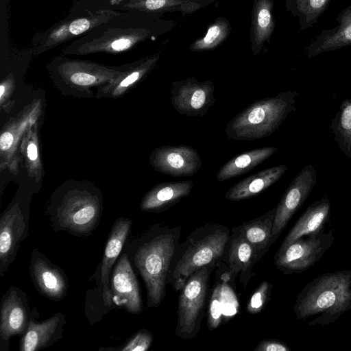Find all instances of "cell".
Segmentation results:
<instances>
[{
	"instance_id": "8",
	"label": "cell",
	"mask_w": 351,
	"mask_h": 351,
	"mask_svg": "<svg viewBox=\"0 0 351 351\" xmlns=\"http://www.w3.org/2000/svg\"><path fill=\"white\" fill-rule=\"evenodd\" d=\"M216 265L204 266L193 273L180 290L178 301L177 337L190 340L201 330L205 315L209 280Z\"/></svg>"
},
{
	"instance_id": "7",
	"label": "cell",
	"mask_w": 351,
	"mask_h": 351,
	"mask_svg": "<svg viewBox=\"0 0 351 351\" xmlns=\"http://www.w3.org/2000/svg\"><path fill=\"white\" fill-rule=\"evenodd\" d=\"M120 12L103 9L99 0H77L60 21L34 34L31 44L36 56L74 40L105 23Z\"/></svg>"
},
{
	"instance_id": "14",
	"label": "cell",
	"mask_w": 351,
	"mask_h": 351,
	"mask_svg": "<svg viewBox=\"0 0 351 351\" xmlns=\"http://www.w3.org/2000/svg\"><path fill=\"white\" fill-rule=\"evenodd\" d=\"M115 308L137 315L143 311L140 285L126 253L122 252L114 265L109 280Z\"/></svg>"
},
{
	"instance_id": "36",
	"label": "cell",
	"mask_w": 351,
	"mask_h": 351,
	"mask_svg": "<svg viewBox=\"0 0 351 351\" xmlns=\"http://www.w3.org/2000/svg\"><path fill=\"white\" fill-rule=\"evenodd\" d=\"M254 351H291L290 348L278 339H269L260 341Z\"/></svg>"
},
{
	"instance_id": "21",
	"label": "cell",
	"mask_w": 351,
	"mask_h": 351,
	"mask_svg": "<svg viewBox=\"0 0 351 351\" xmlns=\"http://www.w3.org/2000/svg\"><path fill=\"white\" fill-rule=\"evenodd\" d=\"M213 0H100L103 9L119 12L141 11L162 13L178 11L182 14L194 12Z\"/></svg>"
},
{
	"instance_id": "26",
	"label": "cell",
	"mask_w": 351,
	"mask_h": 351,
	"mask_svg": "<svg viewBox=\"0 0 351 351\" xmlns=\"http://www.w3.org/2000/svg\"><path fill=\"white\" fill-rule=\"evenodd\" d=\"M273 0H254L252 11L250 43L254 55H258L265 43H269L275 28Z\"/></svg>"
},
{
	"instance_id": "29",
	"label": "cell",
	"mask_w": 351,
	"mask_h": 351,
	"mask_svg": "<svg viewBox=\"0 0 351 351\" xmlns=\"http://www.w3.org/2000/svg\"><path fill=\"white\" fill-rule=\"evenodd\" d=\"M277 150L276 147L268 146L252 149L232 157L217 171V181L221 182L246 173L271 156Z\"/></svg>"
},
{
	"instance_id": "19",
	"label": "cell",
	"mask_w": 351,
	"mask_h": 351,
	"mask_svg": "<svg viewBox=\"0 0 351 351\" xmlns=\"http://www.w3.org/2000/svg\"><path fill=\"white\" fill-rule=\"evenodd\" d=\"M149 161L156 171L175 178L192 176L202 167L197 150L185 145L159 147L152 152Z\"/></svg>"
},
{
	"instance_id": "20",
	"label": "cell",
	"mask_w": 351,
	"mask_h": 351,
	"mask_svg": "<svg viewBox=\"0 0 351 351\" xmlns=\"http://www.w3.org/2000/svg\"><path fill=\"white\" fill-rule=\"evenodd\" d=\"M66 316L57 312L41 322L30 320L25 334L19 341V351H38L49 348L63 337Z\"/></svg>"
},
{
	"instance_id": "31",
	"label": "cell",
	"mask_w": 351,
	"mask_h": 351,
	"mask_svg": "<svg viewBox=\"0 0 351 351\" xmlns=\"http://www.w3.org/2000/svg\"><path fill=\"white\" fill-rule=\"evenodd\" d=\"M330 128L339 149L347 158H351V97L342 101Z\"/></svg>"
},
{
	"instance_id": "6",
	"label": "cell",
	"mask_w": 351,
	"mask_h": 351,
	"mask_svg": "<svg viewBox=\"0 0 351 351\" xmlns=\"http://www.w3.org/2000/svg\"><path fill=\"white\" fill-rule=\"evenodd\" d=\"M102 211V200L98 193L70 190L55 194L45 215L55 232L87 237L99 226Z\"/></svg>"
},
{
	"instance_id": "24",
	"label": "cell",
	"mask_w": 351,
	"mask_h": 351,
	"mask_svg": "<svg viewBox=\"0 0 351 351\" xmlns=\"http://www.w3.org/2000/svg\"><path fill=\"white\" fill-rule=\"evenodd\" d=\"M330 202L324 195L313 202L295 222L282 241L280 247H284L295 239L324 230L330 215Z\"/></svg>"
},
{
	"instance_id": "34",
	"label": "cell",
	"mask_w": 351,
	"mask_h": 351,
	"mask_svg": "<svg viewBox=\"0 0 351 351\" xmlns=\"http://www.w3.org/2000/svg\"><path fill=\"white\" fill-rule=\"evenodd\" d=\"M272 284L264 280L254 290L246 306L250 314H257L261 312L269 302L271 292Z\"/></svg>"
},
{
	"instance_id": "33",
	"label": "cell",
	"mask_w": 351,
	"mask_h": 351,
	"mask_svg": "<svg viewBox=\"0 0 351 351\" xmlns=\"http://www.w3.org/2000/svg\"><path fill=\"white\" fill-rule=\"evenodd\" d=\"M223 282L214 287L208 306L207 326L209 330L218 328L223 319Z\"/></svg>"
},
{
	"instance_id": "30",
	"label": "cell",
	"mask_w": 351,
	"mask_h": 351,
	"mask_svg": "<svg viewBox=\"0 0 351 351\" xmlns=\"http://www.w3.org/2000/svg\"><path fill=\"white\" fill-rule=\"evenodd\" d=\"M331 0H285V8L298 20L300 30L304 31L316 23L329 6Z\"/></svg>"
},
{
	"instance_id": "12",
	"label": "cell",
	"mask_w": 351,
	"mask_h": 351,
	"mask_svg": "<svg viewBox=\"0 0 351 351\" xmlns=\"http://www.w3.org/2000/svg\"><path fill=\"white\" fill-rule=\"evenodd\" d=\"M29 206L12 202L0 218V277L15 260L22 242L29 236Z\"/></svg>"
},
{
	"instance_id": "1",
	"label": "cell",
	"mask_w": 351,
	"mask_h": 351,
	"mask_svg": "<svg viewBox=\"0 0 351 351\" xmlns=\"http://www.w3.org/2000/svg\"><path fill=\"white\" fill-rule=\"evenodd\" d=\"M164 14L141 11L120 12L109 21L73 40L62 49L64 55L120 53L172 29L175 21Z\"/></svg>"
},
{
	"instance_id": "22",
	"label": "cell",
	"mask_w": 351,
	"mask_h": 351,
	"mask_svg": "<svg viewBox=\"0 0 351 351\" xmlns=\"http://www.w3.org/2000/svg\"><path fill=\"white\" fill-rule=\"evenodd\" d=\"M335 22V26L322 30L312 40L305 49L306 57L351 46V3L339 12Z\"/></svg>"
},
{
	"instance_id": "35",
	"label": "cell",
	"mask_w": 351,
	"mask_h": 351,
	"mask_svg": "<svg viewBox=\"0 0 351 351\" xmlns=\"http://www.w3.org/2000/svg\"><path fill=\"white\" fill-rule=\"evenodd\" d=\"M154 339L152 332L145 328H141L133 334L119 348L111 349L117 351H147Z\"/></svg>"
},
{
	"instance_id": "23",
	"label": "cell",
	"mask_w": 351,
	"mask_h": 351,
	"mask_svg": "<svg viewBox=\"0 0 351 351\" xmlns=\"http://www.w3.org/2000/svg\"><path fill=\"white\" fill-rule=\"evenodd\" d=\"M193 187L191 180L161 182L145 194L140 208L146 212H164L189 195Z\"/></svg>"
},
{
	"instance_id": "11",
	"label": "cell",
	"mask_w": 351,
	"mask_h": 351,
	"mask_svg": "<svg viewBox=\"0 0 351 351\" xmlns=\"http://www.w3.org/2000/svg\"><path fill=\"white\" fill-rule=\"evenodd\" d=\"M38 317L36 308L31 309L26 293L11 285L1 300L0 350L8 351L10 339L23 335L30 320Z\"/></svg>"
},
{
	"instance_id": "37",
	"label": "cell",
	"mask_w": 351,
	"mask_h": 351,
	"mask_svg": "<svg viewBox=\"0 0 351 351\" xmlns=\"http://www.w3.org/2000/svg\"><path fill=\"white\" fill-rule=\"evenodd\" d=\"M27 154L29 160L36 161L38 158V149L36 144L31 142L27 147Z\"/></svg>"
},
{
	"instance_id": "17",
	"label": "cell",
	"mask_w": 351,
	"mask_h": 351,
	"mask_svg": "<svg viewBox=\"0 0 351 351\" xmlns=\"http://www.w3.org/2000/svg\"><path fill=\"white\" fill-rule=\"evenodd\" d=\"M132 224V220L125 217H119L113 223L102 258L95 272L89 278L90 280L95 282L97 286L101 287L103 298L110 311L116 308L112 301L109 285L110 276L112 267L122 252L124 245L130 236Z\"/></svg>"
},
{
	"instance_id": "4",
	"label": "cell",
	"mask_w": 351,
	"mask_h": 351,
	"mask_svg": "<svg viewBox=\"0 0 351 351\" xmlns=\"http://www.w3.org/2000/svg\"><path fill=\"white\" fill-rule=\"evenodd\" d=\"M231 230L220 223H206L193 230L178 245L167 278L176 291H180L186 279L200 268L221 264Z\"/></svg>"
},
{
	"instance_id": "32",
	"label": "cell",
	"mask_w": 351,
	"mask_h": 351,
	"mask_svg": "<svg viewBox=\"0 0 351 351\" xmlns=\"http://www.w3.org/2000/svg\"><path fill=\"white\" fill-rule=\"evenodd\" d=\"M230 31L231 25L229 21L226 17L219 16L209 25L203 37L196 39L191 43L189 49L192 51L215 49L228 38Z\"/></svg>"
},
{
	"instance_id": "10",
	"label": "cell",
	"mask_w": 351,
	"mask_h": 351,
	"mask_svg": "<svg viewBox=\"0 0 351 351\" xmlns=\"http://www.w3.org/2000/svg\"><path fill=\"white\" fill-rule=\"evenodd\" d=\"M127 66L111 67L88 60L71 59L62 54L54 58L47 68L56 80L82 87L108 83L122 73Z\"/></svg>"
},
{
	"instance_id": "5",
	"label": "cell",
	"mask_w": 351,
	"mask_h": 351,
	"mask_svg": "<svg viewBox=\"0 0 351 351\" xmlns=\"http://www.w3.org/2000/svg\"><path fill=\"white\" fill-rule=\"evenodd\" d=\"M297 96L296 90H289L255 101L228 122L226 136L234 141H255L270 136L297 110Z\"/></svg>"
},
{
	"instance_id": "25",
	"label": "cell",
	"mask_w": 351,
	"mask_h": 351,
	"mask_svg": "<svg viewBox=\"0 0 351 351\" xmlns=\"http://www.w3.org/2000/svg\"><path fill=\"white\" fill-rule=\"evenodd\" d=\"M287 166L281 165L265 169L252 174L230 188L225 198L230 201H240L251 198L276 182L285 174Z\"/></svg>"
},
{
	"instance_id": "28",
	"label": "cell",
	"mask_w": 351,
	"mask_h": 351,
	"mask_svg": "<svg viewBox=\"0 0 351 351\" xmlns=\"http://www.w3.org/2000/svg\"><path fill=\"white\" fill-rule=\"evenodd\" d=\"M161 51L128 64L125 71L104 87V95L117 96L145 77L156 66Z\"/></svg>"
},
{
	"instance_id": "9",
	"label": "cell",
	"mask_w": 351,
	"mask_h": 351,
	"mask_svg": "<svg viewBox=\"0 0 351 351\" xmlns=\"http://www.w3.org/2000/svg\"><path fill=\"white\" fill-rule=\"evenodd\" d=\"M332 230L301 237L276 251L274 263L285 275L300 274L317 263L335 241Z\"/></svg>"
},
{
	"instance_id": "15",
	"label": "cell",
	"mask_w": 351,
	"mask_h": 351,
	"mask_svg": "<svg viewBox=\"0 0 351 351\" xmlns=\"http://www.w3.org/2000/svg\"><path fill=\"white\" fill-rule=\"evenodd\" d=\"M214 90L212 81L188 77L172 83L171 102L174 110L181 114L204 116L216 101Z\"/></svg>"
},
{
	"instance_id": "2",
	"label": "cell",
	"mask_w": 351,
	"mask_h": 351,
	"mask_svg": "<svg viewBox=\"0 0 351 351\" xmlns=\"http://www.w3.org/2000/svg\"><path fill=\"white\" fill-rule=\"evenodd\" d=\"M181 232V226L157 223L132 238L129 236L124 245L122 252L145 284L149 308H158L166 296L167 275Z\"/></svg>"
},
{
	"instance_id": "27",
	"label": "cell",
	"mask_w": 351,
	"mask_h": 351,
	"mask_svg": "<svg viewBox=\"0 0 351 351\" xmlns=\"http://www.w3.org/2000/svg\"><path fill=\"white\" fill-rule=\"evenodd\" d=\"M275 213L276 207L236 226L238 231L252 245L260 260L272 245L271 234Z\"/></svg>"
},
{
	"instance_id": "3",
	"label": "cell",
	"mask_w": 351,
	"mask_h": 351,
	"mask_svg": "<svg viewBox=\"0 0 351 351\" xmlns=\"http://www.w3.org/2000/svg\"><path fill=\"white\" fill-rule=\"evenodd\" d=\"M351 310V269L322 274L309 282L299 293L293 306L299 319L316 316L308 325L333 323Z\"/></svg>"
},
{
	"instance_id": "18",
	"label": "cell",
	"mask_w": 351,
	"mask_h": 351,
	"mask_svg": "<svg viewBox=\"0 0 351 351\" xmlns=\"http://www.w3.org/2000/svg\"><path fill=\"white\" fill-rule=\"evenodd\" d=\"M29 271L32 281L41 295L55 302L66 296L69 286L66 273L38 247L31 252Z\"/></svg>"
},
{
	"instance_id": "13",
	"label": "cell",
	"mask_w": 351,
	"mask_h": 351,
	"mask_svg": "<svg viewBox=\"0 0 351 351\" xmlns=\"http://www.w3.org/2000/svg\"><path fill=\"white\" fill-rule=\"evenodd\" d=\"M259 261L252 245L234 226L231 229L222 261L216 268V275L226 283L234 282L239 277L240 282L245 288L254 275L253 267Z\"/></svg>"
},
{
	"instance_id": "16",
	"label": "cell",
	"mask_w": 351,
	"mask_h": 351,
	"mask_svg": "<svg viewBox=\"0 0 351 351\" xmlns=\"http://www.w3.org/2000/svg\"><path fill=\"white\" fill-rule=\"evenodd\" d=\"M317 182L316 171L307 165L294 178L276 207L271 244L279 238L293 215L303 205Z\"/></svg>"
}]
</instances>
